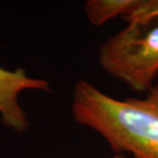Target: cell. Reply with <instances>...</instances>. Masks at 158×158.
I'll use <instances>...</instances> for the list:
<instances>
[{
  "label": "cell",
  "mask_w": 158,
  "mask_h": 158,
  "mask_svg": "<svg viewBox=\"0 0 158 158\" xmlns=\"http://www.w3.org/2000/svg\"><path fill=\"white\" fill-rule=\"evenodd\" d=\"M113 158H131V157H127V156L123 155V154H115V156Z\"/></svg>",
  "instance_id": "8992f818"
},
{
  "label": "cell",
  "mask_w": 158,
  "mask_h": 158,
  "mask_svg": "<svg viewBox=\"0 0 158 158\" xmlns=\"http://www.w3.org/2000/svg\"><path fill=\"white\" fill-rule=\"evenodd\" d=\"M38 89L50 93L48 82L30 77L23 68L7 70L0 66V115L7 128L24 132L29 127L26 112L19 103V94L23 90Z\"/></svg>",
  "instance_id": "3957f363"
},
{
  "label": "cell",
  "mask_w": 158,
  "mask_h": 158,
  "mask_svg": "<svg viewBox=\"0 0 158 158\" xmlns=\"http://www.w3.org/2000/svg\"><path fill=\"white\" fill-rule=\"evenodd\" d=\"M98 56L104 70L131 90L149 91L158 76V25L127 24L101 44Z\"/></svg>",
  "instance_id": "7a4b0ae2"
},
{
  "label": "cell",
  "mask_w": 158,
  "mask_h": 158,
  "mask_svg": "<svg viewBox=\"0 0 158 158\" xmlns=\"http://www.w3.org/2000/svg\"><path fill=\"white\" fill-rule=\"evenodd\" d=\"M72 114L77 123L99 132L116 154L158 158V81L145 98L118 100L79 80Z\"/></svg>",
  "instance_id": "6da1fadb"
},
{
  "label": "cell",
  "mask_w": 158,
  "mask_h": 158,
  "mask_svg": "<svg viewBox=\"0 0 158 158\" xmlns=\"http://www.w3.org/2000/svg\"><path fill=\"white\" fill-rule=\"evenodd\" d=\"M122 18L127 24H151L158 19V0H135L131 9Z\"/></svg>",
  "instance_id": "5b68a950"
},
{
  "label": "cell",
  "mask_w": 158,
  "mask_h": 158,
  "mask_svg": "<svg viewBox=\"0 0 158 158\" xmlns=\"http://www.w3.org/2000/svg\"><path fill=\"white\" fill-rule=\"evenodd\" d=\"M135 0H88L84 11L88 21L94 26H102L118 15L123 17L134 4Z\"/></svg>",
  "instance_id": "277c9868"
}]
</instances>
